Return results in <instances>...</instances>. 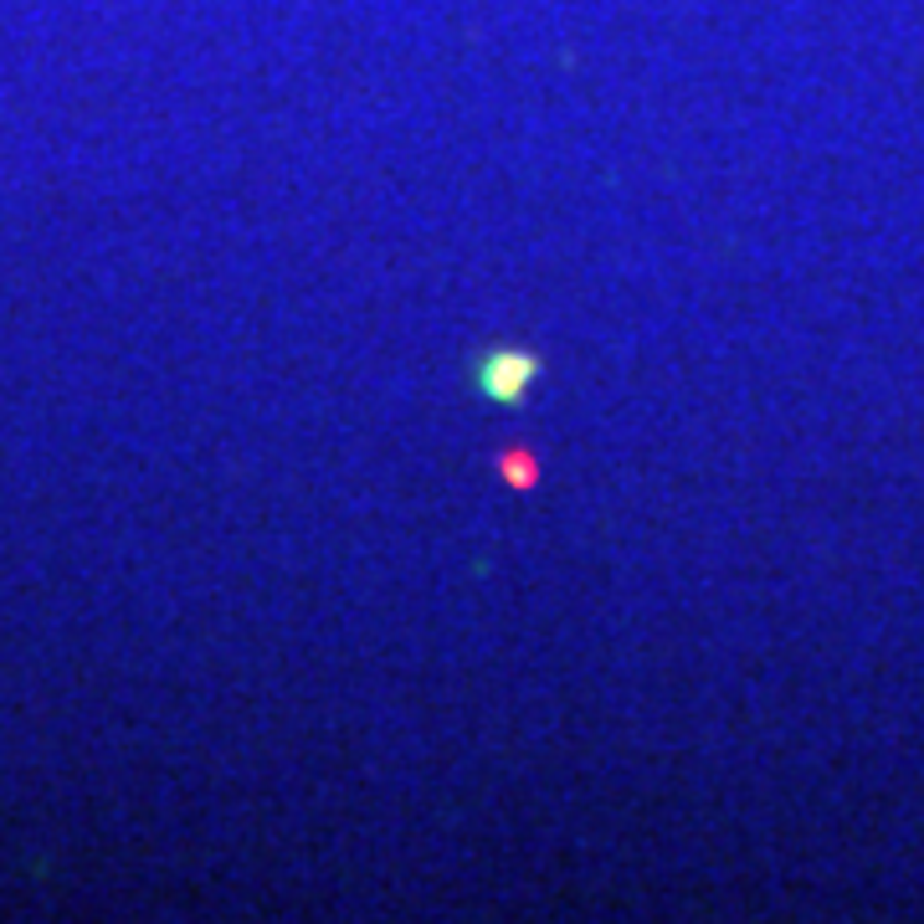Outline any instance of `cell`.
I'll use <instances>...</instances> for the list:
<instances>
[{
  "label": "cell",
  "instance_id": "1",
  "mask_svg": "<svg viewBox=\"0 0 924 924\" xmlns=\"http://www.w3.org/2000/svg\"><path fill=\"white\" fill-rule=\"evenodd\" d=\"M539 375V360L524 350H493L483 360V370H478V390H483L488 401H504L514 406L529 390V381Z\"/></svg>",
  "mask_w": 924,
  "mask_h": 924
},
{
  "label": "cell",
  "instance_id": "2",
  "mask_svg": "<svg viewBox=\"0 0 924 924\" xmlns=\"http://www.w3.org/2000/svg\"><path fill=\"white\" fill-rule=\"evenodd\" d=\"M499 478H504L508 488H519V493H529V488L539 483V463L529 447H504L499 453Z\"/></svg>",
  "mask_w": 924,
  "mask_h": 924
}]
</instances>
